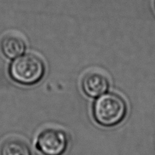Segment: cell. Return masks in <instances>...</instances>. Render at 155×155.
<instances>
[{"label":"cell","mask_w":155,"mask_h":155,"mask_svg":"<svg viewBox=\"0 0 155 155\" xmlns=\"http://www.w3.org/2000/svg\"><path fill=\"white\" fill-rule=\"evenodd\" d=\"M68 135L64 130L55 127L47 128L39 133L36 147L43 155H62L67 150Z\"/></svg>","instance_id":"cell-3"},{"label":"cell","mask_w":155,"mask_h":155,"mask_svg":"<svg viewBox=\"0 0 155 155\" xmlns=\"http://www.w3.org/2000/svg\"><path fill=\"white\" fill-rule=\"evenodd\" d=\"M0 47L6 58L13 59L23 54L26 49V44L21 37L17 34H9L2 38Z\"/></svg>","instance_id":"cell-5"},{"label":"cell","mask_w":155,"mask_h":155,"mask_svg":"<svg viewBox=\"0 0 155 155\" xmlns=\"http://www.w3.org/2000/svg\"><path fill=\"white\" fill-rule=\"evenodd\" d=\"M0 155H32L25 141L11 137L5 140L0 147Z\"/></svg>","instance_id":"cell-6"},{"label":"cell","mask_w":155,"mask_h":155,"mask_svg":"<svg viewBox=\"0 0 155 155\" xmlns=\"http://www.w3.org/2000/svg\"><path fill=\"white\" fill-rule=\"evenodd\" d=\"M46 68L38 55L28 53L13 60L8 67V74L13 81L23 85H34L41 81Z\"/></svg>","instance_id":"cell-1"},{"label":"cell","mask_w":155,"mask_h":155,"mask_svg":"<svg viewBox=\"0 0 155 155\" xmlns=\"http://www.w3.org/2000/svg\"><path fill=\"white\" fill-rule=\"evenodd\" d=\"M127 114V105L121 96L107 93L100 96L93 106V115L97 123L106 127L120 124Z\"/></svg>","instance_id":"cell-2"},{"label":"cell","mask_w":155,"mask_h":155,"mask_svg":"<svg viewBox=\"0 0 155 155\" xmlns=\"http://www.w3.org/2000/svg\"><path fill=\"white\" fill-rule=\"evenodd\" d=\"M82 89L89 97L96 98L106 93L109 87V80L104 72L98 70L87 71L82 78Z\"/></svg>","instance_id":"cell-4"}]
</instances>
